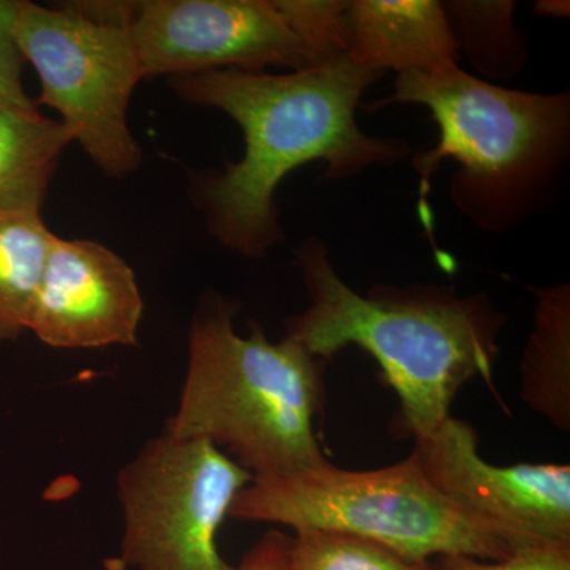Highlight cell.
I'll return each mask as SVG.
<instances>
[{
    "label": "cell",
    "mask_w": 570,
    "mask_h": 570,
    "mask_svg": "<svg viewBox=\"0 0 570 570\" xmlns=\"http://www.w3.org/2000/svg\"><path fill=\"white\" fill-rule=\"evenodd\" d=\"M295 257L309 305L285 321L284 336L324 362L348 346L373 356L400 400L397 428L414 441L450 417L469 381L494 387L508 316L489 295L461 296L455 285L438 284H376L356 294L317 236L303 239Z\"/></svg>",
    "instance_id": "cell-2"
},
{
    "label": "cell",
    "mask_w": 570,
    "mask_h": 570,
    "mask_svg": "<svg viewBox=\"0 0 570 570\" xmlns=\"http://www.w3.org/2000/svg\"><path fill=\"white\" fill-rule=\"evenodd\" d=\"M534 10L547 18H569L568 0H540L535 2Z\"/></svg>",
    "instance_id": "cell-20"
},
{
    "label": "cell",
    "mask_w": 570,
    "mask_h": 570,
    "mask_svg": "<svg viewBox=\"0 0 570 570\" xmlns=\"http://www.w3.org/2000/svg\"><path fill=\"white\" fill-rule=\"evenodd\" d=\"M130 33L146 77L311 69L332 56L292 24L281 0H146Z\"/></svg>",
    "instance_id": "cell-8"
},
{
    "label": "cell",
    "mask_w": 570,
    "mask_h": 570,
    "mask_svg": "<svg viewBox=\"0 0 570 570\" xmlns=\"http://www.w3.org/2000/svg\"><path fill=\"white\" fill-rule=\"evenodd\" d=\"M455 33L461 58L485 81L517 77L530 59L527 33L515 20L512 0L442 2ZM482 78V80H483Z\"/></svg>",
    "instance_id": "cell-14"
},
{
    "label": "cell",
    "mask_w": 570,
    "mask_h": 570,
    "mask_svg": "<svg viewBox=\"0 0 570 570\" xmlns=\"http://www.w3.org/2000/svg\"><path fill=\"white\" fill-rule=\"evenodd\" d=\"M253 474L212 442L163 433L116 478L124 515L115 570H236L217 534Z\"/></svg>",
    "instance_id": "cell-7"
},
{
    "label": "cell",
    "mask_w": 570,
    "mask_h": 570,
    "mask_svg": "<svg viewBox=\"0 0 570 570\" xmlns=\"http://www.w3.org/2000/svg\"><path fill=\"white\" fill-rule=\"evenodd\" d=\"M52 238L41 214L0 213V343L17 341L28 332Z\"/></svg>",
    "instance_id": "cell-15"
},
{
    "label": "cell",
    "mask_w": 570,
    "mask_h": 570,
    "mask_svg": "<svg viewBox=\"0 0 570 570\" xmlns=\"http://www.w3.org/2000/svg\"><path fill=\"white\" fill-rule=\"evenodd\" d=\"M294 570H441L430 561L409 560L376 540L335 530L295 531Z\"/></svg>",
    "instance_id": "cell-16"
},
{
    "label": "cell",
    "mask_w": 570,
    "mask_h": 570,
    "mask_svg": "<svg viewBox=\"0 0 570 570\" xmlns=\"http://www.w3.org/2000/svg\"><path fill=\"white\" fill-rule=\"evenodd\" d=\"M441 570H570V542L532 543L505 560L489 561L452 554L442 557Z\"/></svg>",
    "instance_id": "cell-18"
},
{
    "label": "cell",
    "mask_w": 570,
    "mask_h": 570,
    "mask_svg": "<svg viewBox=\"0 0 570 570\" xmlns=\"http://www.w3.org/2000/svg\"><path fill=\"white\" fill-rule=\"evenodd\" d=\"M346 21V55L365 69L431 75L460 66L439 0H348Z\"/></svg>",
    "instance_id": "cell-11"
},
{
    "label": "cell",
    "mask_w": 570,
    "mask_h": 570,
    "mask_svg": "<svg viewBox=\"0 0 570 570\" xmlns=\"http://www.w3.org/2000/svg\"><path fill=\"white\" fill-rule=\"evenodd\" d=\"M234 303L208 294L195 313L189 362L165 433L212 442L253 478H283L328 463L314 420L324 407V360L258 324L235 330Z\"/></svg>",
    "instance_id": "cell-4"
},
{
    "label": "cell",
    "mask_w": 570,
    "mask_h": 570,
    "mask_svg": "<svg viewBox=\"0 0 570 570\" xmlns=\"http://www.w3.org/2000/svg\"><path fill=\"white\" fill-rule=\"evenodd\" d=\"M18 11V0H0V104L37 111V104L22 88L26 59L17 40Z\"/></svg>",
    "instance_id": "cell-17"
},
{
    "label": "cell",
    "mask_w": 570,
    "mask_h": 570,
    "mask_svg": "<svg viewBox=\"0 0 570 570\" xmlns=\"http://www.w3.org/2000/svg\"><path fill=\"white\" fill-rule=\"evenodd\" d=\"M414 444L425 478L456 504L531 538L570 542L569 464H491L475 428L452 415Z\"/></svg>",
    "instance_id": "cell-9"
},
{
    "label": "cell",
    "mask_w": 570,
    "mask_h": 570,
    "mask_svg": "<svg viewBox=\"0 0 570 570\" xmlns=\"http://www.w3.org/2000/svg\"><path fill=\"white\" fill-rule=\"evenodd\" d=\"M292 535L279 530L265 532L253 549L246 551L236 570H294Z\"/></svg>",
    "instance_id": "cell-19"
},
{
    "label": "cell",
    "mask_w": 570,
    "mask_h": 570,
    "mask_svg": "<svg viewBox=\"0 0 570 570\" xmlns=\"http://www.w3.org/2000/svg\"><path fill=\"white\" fill-rule=\"evenodd\" d=\"M228 517L294 531L351 532L415 561L452 554L499 561L546 542L456 504L412 455L371 471H347L328 461L283 478H254Z\"/></svg>",
    "instance_id": "cell-5"
},
{
    "label": "cell",
    "mask_w": 570,
    "mask_h": 570,
    "mask_svg": "<svg viewBox=\"0 0 570 570\" xmlns=\"http://www.w3.org/2000/svg\"><path fill=\"white\" fill-rule=\"evenodd\" d=\"M384 77L340 52L285 73L220 69L171 78L184 102L225 112L245 138L242 159L195 183L209 234L258 261L285 239L276 193L296 168L325 163L326 181H340L411 160L407 141L373 137L356 121L363 94Z\"/></svg>",
    "instance_id": "cell-1"
},
{
    "label": "cell",
    "mask_w": 570,
    "mask_h": 570,
    "mask_svg": "<svg viewBox=\"0 0 570 570\" xmlns=\"http://www.w3.org/2000/svg\"><path fill=\"white\" fill-rule=\"evenodd\" d=\"M135 3L48 9L20 2L17 40L40 80L37 104L61 122L104 174L121 178L141 165L127 119L145 78L130 33Z\"/></svg>",
    "instance_id": "cell-6"
},
{
    "label": "cell",
    "mask_w": 570,
    "mask_h": 570,
    "mask_svg": "<svg viewBox=\"0 0 570 570\" xmlns=\"http://www.w3.org/2000/svg\"><path fill=\"white\" fill-rule=\"evenodd\" d=\"M145 303L134 269L111 249L55 235L28 332L55 348L137 346Z\"/></svg>",
    "instance_id": "cell-10"
},
{
    "label": "cell",
    "mask_w": 570,
    "mask_h": 570,
    "mask_svg": "<svg viewBox=\"0 0 570 570\" xmlns=\"http://www.w3.org/2000/svg\"><path fill=\"white\" fill-rule=\"evenodd\" d=\"M71 141L61 121L0 104V213L40 214Z\"/></svg>",
    "instance_id": "cell-13"
},
{
    "label": "cell",
    "mask_w": 570,
    "mask_h": 570,
    "mask_svg": "<svg viewBox=\"0 0 570 570\" xmlns=\"http://www.w3.org/2000/svg\"><path fill=\"white\" fill-rule=\"evenodd\" d=\"M532 330L520 362V396L560 431L570 430V284L530 287Z\"/></svg>",
    "instance_id": "cell-12"
},
{
    "label": "cell",
    "mask_w": 570,
    "mask_h": 570,
    "mask_svg": "<svg viewBox=\"0 0 570 570\" xmlns=\"http://www.w3.org/2000/svg\"><path fill=\"white\" fill-rule=\"evenodd\" d=\"M393 105H420L438 127L436 145L411 157L428 235L433 234L431 179L445 160L459 165L450 178V202L480 232L505 235L550 208L570 160L569 91H517L456 66L396 75L393 92L365 108Z\"/></svg>",
    "instance_id": "cell-3"
}]
</instances>
